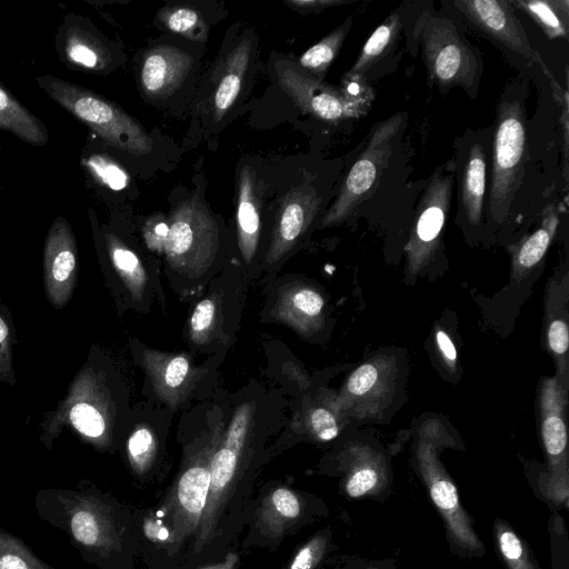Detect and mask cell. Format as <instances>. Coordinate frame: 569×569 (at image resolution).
Wrapping results in <instances>:
<instances>
[{
	"mask_svg": "<svg viewBox=\"0 0 569 569\" xmlns=\"http://www.w3.org/2000/svg\"><path fill=\"white\" fill-rule=\"evenodd\" d=\"M34 508L40 519L66 532L84 561L104 566L122 550L124 526L117 509L93 489H43Z\"/></svg>",
	"mask_w": 569,
	"mask_h": 569,
	"instance_id": "cell-1",
	"label": "cell"
},
{
	"mask_svg": "<svg viewBox=\"0 0 569 569\" xmlns=\"http://www.w3.org/2000/svg\"><path fill=\"white\" fill-rule=\"evenodd\" d=\"M446 447H453L446 429L438 423L422 427L413 449L415 470L442 519L450 552L461 559L478 560L485 556L486 547L440 461V451Z\"/></svg>",
	"mask_w": 569,
	"mask_h": 569,
	"instance_id": "cell-2",
	"label": "cell"
},
{
	"mask_svg": "<svg viewBox=\"0 0 569 569\" xmlns=\"http://www.w3.org/2000/svg\"><path fill=\"white\" fill-rule=\"evenodd\" d=\"M523 100L512 87L505 90L497 108L487 209L498 221L509 213L525 174L527 126Z\"/></svg>",
	"mask_w": 569,
	"mask_h": 569,
	"instance_id": "cell-3",
	"label": "cell"
},
{
	"mask_svg": "<svg viewBox=\"0 0 569 569\" xmlns=\"http://www.w3.org/2000/svg\"><path fill=\"white\" fill-rule=\"evenodd\" d=\"M36 82L53 101L111 147L134 156L146 154L152 149V140L142 126L113 102L52 76L38 77Z\"/></svg>",
	"mask_w": 569,
	"mask_h": 569,
	"instance_id": "cell-4",
	"label": "cell"
},
{
	"mask_svg": "<svg viewBox=\"0 0 569 569\" xmlns=\"http://www.w3.org/2000/svg\"><path fill=\"white\" fill-rule=\"evenodd\" d=\"M423 60L440 89L459 87L476 97L482 62L458 26L439 12L425 13L418 23Z\"/></svg>",
	"mask_w": 569,
	"mask_h": 569,
	"instance_id": "cell-5",
	"label": "cell"
},
{
	"mask_svg": "<svg viewBox=\"0 0 569 569\" xmlns=\"http://www.w3.org/2000/svg\"><path fill=\"white\" fill-rule=\"evenodd\" d=\"M401 126L402 116L396 114L372 129L363 150L343 179L336 200L320 220L321 227L341 223L372 194L388 167Z\"/></svg>",
	"mask_w": 569,
	"mask_h": 569,
	"instance_id": "cell-6",
	"label": "cell"
},
{
	"mask_svg": "<svg viewBox=\"0 0 569 569\" xmlns=\"http://www.w3.org/2000/svg\"><path fill=\"white\" fill-rule=\"evenodd\" d=\"M164 252L181 272L198 273L213 257L218 246L217 223L198 198L181 202L169 220Z\"/></svg>",
	"mask_w": 569,
	"mask_h": 569,
	"instance_id": "cell-7",
	"label": "cell"
},
{
	"mask_svg": "<svg viewBox=\"0 0 569 569\" xmlns=\"http://www.w3.org/2000/svg\"><path fill=\"white\" fill-rule=\"evenodd\" d=\"M490 138L491 131L468 132L457 141L458 213L470 227L479 226L483 219Z\"/></svg>",
	"mask_w": 569,
	"mask_h": 569,
	"instance_id": "cell-8",
	"label": "cell"
},
{
	"mask_svg": "<svg viewBox=\"0 0 569 569\" xmlns=\"http://www.w3.org/2000/svg\"><path fill=\"white\" fill-rule=\"evenodd\" d=\"M451 4L465 22L481 36L512 54L542 64L515 14L511 1L453 0Z\"/></svg>",
	"mask_w": 569,
	"mask_h": 569,
	"instance_id": "cell-9",
	"label": "cell"
},
{
	"mask_svg": "<svg viewBox=\"0 0 569 569\" xmlns=\"http://www.w3.org/2000/svg\"><path fill=\"white\" fill-rule=\"evenodd\" d=\"M453 178L439 170L432 174L417 206L407 246L410 271L421 269L438 249L450 209Z\"/></svg>",
	"mask_w": 569,
	"mask_h": 569,
	"instance_id": "cell-10",
	"label": "cell"
},
{
	"mask_svg": "<svg viewBox=\"0 0 569 569\" xmlns=\"http://www.w3.org/2000/svg\"><path fill=\"white\" fill-rule=\"evenodd\" d=\"M341 491L351 500L386 501L392 492V470L386 455L368 445H355L341 457Z\"/></svg>",
	"mask_w": 569,
	"mask_h": 569,
	"instance_id": "cell-11",
	"label": "cell"
},
{
	"mask_svg": "<svg viewBox=\"0 0 569 569\" xmlns=\"http://www.w3.org/2000/svg\"><path fill=\"white\" fill-rule=\"evenodd\" d=\"M274 69L281 89L305 112L330 122L349 118L339 88L308 74L291 60H279Z\"/></svg>",
	"mask_w": 569,
	"mask_h": 569,
	"instance_id": "cell-12",
	"label": "cell"
},
{
	"mask_svg": "<svg viewBox=\"0 0 569 569\" xmlns=\"http://www.w3.org/2000/svg\"><path fill=\"white\" fill-rule=\"evenodd\" d=\"M320 207L313 188L296 187L282 198L276 216L267 261L273 263L288 253L307 231Z\"/></svg>",
	"mask_w": 569,
	"mask_h": 569,
	"instance_id": "cell-13",
	"label": "cell"
},
{
	"mask_svg": "<svg viewBox=\"0 0 569 569\" xmlns=\"http://www.w3.org/2000/svg\"><path fill=\"white\" fill-rule=\"evenodd\" d=\"M253 37H242L232 44L217 66L209 96V110L216 121L239 99L253 60Z\"/></svg>",
	"mask_w": 569,
	"mask_h": 569,
	"instance_id": "cell-14",
	"label": "cell"
},
{
	"mask_svg": "<svg viewBox=\"0 0 569 569\" xmlns=\"http://www.w3.org/2000/svg\"><path fill=\"white\" fill-rule=\"evenodd\" d=\"M192 57L172 46L153 47L142 58L139 82L142 92L151 99L171 96L188 77Z\"/></svg>",
	"mask_w": 569,
	"mask_h": 569,
	"instance_id": "cell-15",
	"label": "cell"
},
{
	"mask_svg": "<svg viewBox=\"0 0 569 569\" xmlns=\"http://www.w3.org/2000/svg\"><path fill=\"white\" fill-rule=\"evenodd\" d=\"M57 43L66 63L88 72H104L116 59L111 47L101 36L69 18L60 28Z\"/></svg>",
	"mask_w": 569,
	"mask_h": 569,
	"instance_id": "cell-16",
	"label": "cell"
},
{
	"mask_svg": "<svg viewBox=\"0 0 569 569\" xmlns=\"http://www.w3.org/2000/svg\"><path fill=\"white\" fill-rule=\"evenodd\" d=\"M393 385V368L386 359L358 367L345 386V398L360 417L373 416L387 400Z\"/></svg>",
	"mask_w": 569,
	"mask_h": 569,
	"instance_id": "cell-17",
	"label": "cell"
},
{
	"mask_svg": "<svg viewBox=\"0 0 569 569\" xmlns=\"http://www.w3.org/2000/svg\"><path fill=\"white\" fill-rule=\"evenodd\" d=\"M210 460L196 462L179 477L173 492V516L178 539L193 533L206 509L210 486Z\"/></svg>",
	"mask_w": 569,
	"mask_h": 569,
	"instance_id": "cell-18",
	"label": "cell"
},
{
	"mask_svg": "<svg viewBox=\"0 0 569 569\" xmlns=\"http://www.w3.org/2000/svg\"><path fill=\"white\" fill-rule=\"evenodd\" d=\"M239 455L240 451L223 443V446L211 456L209 465V493L206 509L199 523V536L196 540L197 549L201 548L211 539L236 477Z\"/></svg>",
	"mask_w": 569,
	"mask_h": 569,
	"instance_id": "cell-19",
	"label": "cell"
},
{
	"mask_svg": "<svg viewBox=\"0 0 569 569\" xmlns=\"http://www.w3.org/2000/svg\"><path fill=\"white\" fill-rule=\"evenodd\" d=\"M541 435L548 469L569 473L567 429L563 419V393L556 380H548L541 393Z\"/></svg>",
	"mask_w": 569,
	"mask_h": 569,
	"instance_id": "cell-20",
	"label": "cell"
},
{
	"mask_svg": "<svg viewBox=\"0 0 569 569\" xmlns=\"http://www.w3.org/2000/svg\"><path fill=\"white\" fill-rule=\"evenodd\" d=\"M261 233V202L254 171L243 167L238 178L237 236L243 259L254 257Z\"/></svg>",
	"mask_w": 569,
	"mask_h": 569,
	"instance_id": "cell-21",
	"label": "cell"
},
{
	"mask_svg": "<svg viewBox=\"0 0 569 569\" xmlns=\"http://www.w3.org/2000/svg\"><path fill=\"white\" fill-rule=\"evenodd\" d=\"M0 129L32 146H46L48 130L11 92L0 83Z\"/></svg>",
	"mask_w": 569,
	"mask_h": 569,
	"instance_id": "cell-22",
	"label": "cell"
},
{
	"mask_svg": "<svg viewBox=\"0 0 569 569\" xmlns=\"http://www.w3.org/2000/svg\"><path fill=\"white\" fill-rule=\"evenodd\" d=\"M402 28V16L399 11H395L372 32L346 73L367 79L369 71L393 52Z\"/></svg>",
	"mask_w": 569,
	"mask_h": 569,
	"instance_id": "cell-23",
	"label": "cell"
},
{
	"mask_svg": "<svg viewBox=\"0 0 569 569\" xmlns=\"http://www.w3.org/2000/svg\"><path fill=\"white\" fill-rule=\"evenodd\" d=\"M303 503L292 490L280 487L271 491L258 510V523L270 535L280 536L301 517Z\"/></svg>",
	"mask_w": 569,
	"mask_h": 569,
	"instance_id": "cell-24",
	"label": "cell"
},
{
	"mask_svg": "<svg viewBox=\"0 0 569 569\" xmlns=\"http://www.w3.org/2000/svg\"><path fill=\"white\" fill-rule=\"evenodd\" d=\"M497 556L507 569H541L528 542L502 518L492 523Z\"/></svg>",
	"mask_w": 569,
	"mask_h": 569,
	"instance_id": "cell-25",
	"label": "cell"
},
{
	"mask_svg": "<svg viewBox=\"0 0 569 569\" xmlns=\"http://www.w3.org/2000/svg\"><path fill=\"white\" fill-rule=\"evenodd\" d=\"M513 7L526 12L550 39H566L569 26L567 0H513Z\"/></svg>",
	"mask_w": 569,
	"mask_h": 569,
	"instance_id": "cell-26",
	"label": "cell"
},
{
	"mask_svg": "<svg viewBox=\"0 0 569 569\" xmlns=\"http://www.w3.org/2000/svg\"><path fill=\"white\" fill-rule=\"evenodd\" d=\"M352 26L349 17L327 37L309 48L298 60L297 66L308 74L322 80Z\"/></svg>",
	"mask_w": 569,
	"mask_h": 569,
	"instance_id": "cell-27",
	"label": "cell"
},
{
	"mask_svg": "<svg viewBox=\"0 0 569 569\" xmlns=\"http://www.w3.org/2000/svg\"><path fill=\"white\" fill-rule=\"evenodd\" d=\"M323 307V298L318 291L311 288H297L283 296L280 316L290 325L306 329L318 322Z\"/></svg>",
	"mask_w": 569,
	"mask_h": 569,
	"instance_id": "cell-28",
	"label": "cell"
},
{
	"mask_svg": "<svg viewBox=\"0 0 569 569\" xmlns=\"http://www.w3.org/2000/svg\"><path fill=\"white\" fill-rule=\"evenodd\" d=\"M158 19L172 33L194 41L207 39V23L201 13L192 7L184 4L166 7L159 12Z\"/></svg>",
	"mask_w": 569,
	"mask_h": 569,
	"instance_id": "cell-29",
	"label": "cell"
},
{
	"mask_svg": "<svg viewBox=\"0 0 569 569\" xmlns=\"http://www.w3.org/2000/svg\"><path fill=\"white\" fill-rule=\"evenodd\" d=\"M557 223L558 218L551 210L545 217L542 226L529 236L517 249L515 254V272L517 274L529 271L543 258L551 242Z\"/></svg>",
	"mask_w": 569,
	"mask_h": 569,
	"instance_id": "cell-30",
	"label": "cell"
},
{
	"mask_svg": "<svg viewBox=\"0 0 569 569\" xmlns=\"http://www.w3.org/2000/svg\"><path fill=\"white\" fill-rule=\"evenodd\" d=\"M0 569H57L42 559L20 538L0 527Z\"/></svg>",
	"mask_w": 569,
	"mask_h": 569,
	"instance_id": "cell-31",
	"label": "cell"
},
{
	"mask_svg": "<svg viewBox=\"0 0 569 569\" xmlns=\"http://www.w3.org/2000/svg\"><path fill=\"white\" fill-rule=\"evenodd\" d=\"M339 90L349 118L363 114L373 100V90L365 77L346 73Z\"/></svg>",
	"mask_w": 569,
	"mask_h": 569,
	"instance_id": "cell-32",
	"label": "cell"
},
{
	"mask_svg": "<svg viewBox=\"0 0 569 569\" xmlns=\"http://www.w3.org/2000/svg\"><path fill=\"white\" fill-rule=\"evenodd\" d=\"M86 164L92 176L108 188L119 191L128 187V172L112 158L106 154H91Z\"/></svg>",
	"mask_w": 569,
	"mask_h": 569,
	"instance_id": "cell-33",
	"label": "cell"
},
{
	"mask_svg": "<svg viewBox=\"0 0 569 569\" xmlns=\"http://www.w3.org/2000/svg\"><path fill=\"white\" fill-rule=\"evenodd\" d=\"M551 569H569V535L559 511H551L548 520Z\"/></svg>",
	"mask_w": 569,
	"mask_h": 569,
	"instance_id": "cell-34",
	"label": "cell"
},
{
	"mask_svg": "<svg viewBox=\"0 0 569 569\" xmlns=\"http://www.w3.org/2000/svg\"><path fill=\"white\" fill-rule=\"evenodd\" d=\"M190 372V363L183 356L177 355L160 359L157 367L156 380L166 392H172L182 387Z\"/></svg>",
	"mask_w": 569,
	"mask_h": 569,
	"instance_id": "cell-35",
	"label": "cell"
},
{
	"mask_svg": "<svg viewBox=\"0 0 569 569\" xmlns=\"http://www.w3.org/2000/svg\"><path fill=\"white\" fill-rule=\"evenodd\" d=\"M156 453V440L147 428L137 429L128 441V455L133 469L142 473L151 465Z\"/></svg>",
	"mask_w": 569,
	"mask_h": 569,
	"instance_id": "cell-36",
	"label": "cell"
},
{
	"mask_svg": "<svg viewBox=\"0 0 569 569\" xmlns=\"http://www.w3.org/2000/svg\"><path fill=\"white\" fill-rule=\"evenodd\" d=\"M330 542V531H319L298 550L288 569H316L325 558Z\"/></svg>",
	"mask_w": 569,
	"mask_h": 569,
	"instance_id": "cell-37",
	"label": "cell"
},
{
	"mask_svg": "<svg viewBox=\"0 0 569 569\" xmlns=\"http://www.w3.org/2000/svg\"><path fill=\"white\" fill-rule=\"evenodd\" d=\"M111 256L116 268L130 279L134 288L143 291L147 283V273L137 254L114 240Z\"/></svg>",
	"mask_w": 569,
	"mask_h": 569,
	"instance_id": "cell-38",
	"label": "cell"
},
{
	"mask_svg": "<svg viewBox=\"0 0 569 569\" xmlns=\"http://www.w3.org/2000/svg\"><path fill=\"white\" fill-rule=\"evenodd\" d=\"M70 419L73 426L88 437L97 438L104 431V420L102 416L90 405H76L70 412Z\"/></svg>",
	"mask_w": 569,
	"mask_h": 569,
	"instance_id": "cell-39",
	"label": "cell"
},
{
	"mask_svg": "<svg viewBox=\"0 0 569 569\" xmlns=\"http://www.w3.org/2000/svg\"><path fill=\"white\" fill-rule=\"evenodd\" d=\"M309 426L313 436L321 441L335 439L340 431L337 418L326 408H316L311 411Z\"/></svg>",
	"mask_w": 569,
	"mask_h": 569,
	"instance_id": "cell-40",
	"label": "cell"
},
{
	"mask_svg": "<svg viewBox=\"0 0 569 569\" xmlns=\"http://www.w3.org/2000/svg\"><path fill=\"white\" fill-rule=\"evenodd\" d=\"M216 315V305L211 299L200 301L190 320V331L194 341H202L209 332Z\"/></svg>",
	"mask_w": 569,
	"mask_h": 569,
	"instance_id": "cell-41",
	"label": "cell"
},
{
	"mask_svg": "<svg viewBox=\"0 0 569 569\" xmlns=\"http://www.w3.org/2000/svg\"><path fill=\"white\" fill-rule=\"evenodd\" d=\"M169 231L166 220L152 217L143 228V237L148 247L152 250L162 251Z\"/></svg>",
	"mask_w": 569,
	"mask_h": 569,
	"instance_id": "cell-42",
	"label": "cell"
},
{
	"mask_svg": "<svg viewBox=\"0 0 569 569\" xmlns=\"http://www.w3.org/2000/svg\"><path fill=\"white\" fill-rule=\"evenodd\" d=\"M568 326L561 319L552 320L548 326L547 339L550 349L557 356H565L568 349Z\"/></svg>",
	"mask_w": 569,
	"mask_h": 569,
	"instance_id": "cell-43",
	"label": "cell"
},
{
	"mask_svg": "<svg viewBox=\"0 0 569 569\" xmlns=\"http://www.w3.org/2000/svg\"><path fill=\"white\" fill-rule=\"evenodd\" d=\"M76 264L74 254L70 249H61L52 262V276L57 281H64Z\"/></svg>",
	"mask_w": 569,
	"mask_h": 569,
	"instance_id": "cell-44",
	"label": "cell"
},
{
	"mask_svg": "<svg viewBox=\"0 0 569 569\" xmlns=\"http://www.w3.org/2000/svg\"><path fill=\"white\" fill-rule=\"evenodd\" d=\"M349 3L348 0H289L286 4L295 10L303 12H315L327 8Z\"/></svg>",
	"mask_w": 569,
	"mask_h": 569,
	"instance_id": "cell-45",
	"label": "cell"
},
{
	"mask_svg": "<svg viewBox=\"0 0 569 569\" xmlns=\"http://www.w3.org/2000/svg\"><path fill=\"white\" fill-rule=\"evenodd\" d=\"M341 569H401L393 559L352 558Z\"/></svg>",
	"mask_w": 569,
	"mask_h": 569,
	"instance_id": "cell-46",
	"label": "cell"
},
{
	"mask_svg": "<svg viewBox=\"0 0 569 569\" xmlns=\"http://www.w3.org/2000/svg\"><path fill=\"white\" fill-rule=\"evenodd\" d=\"M436 343L442 359L446 361V365L450 369H455L457 362V351L448 333L443 330H438L436 332Z\"/></svg>",
	"mask_w": 569,
	"mask_h": 569,
	"instance_id": "cell-47",
	"label": "cell"
},
{
	"mask_svg": "<svg viewBox=\"0 0 569 569\" xmlns=\"http://www.w3.org/2000/svg\"><path fill=\"white\" fill-rule=\"evenodd\" d=\"M143 528L146 536L154 541H167L171 537L169 528L157 519H146Z\"/></svg>",
	"mask_w": 569,
	"mask_h": 569,
	"instance_id": "cell-48",
	"label": "cell"
},
{
	"mask_svg": "<svg viewBox=\"0 0 569 569\" xmlns=\"http://www.w3.org/2000/svg\"><path fill=\"white\" fill-rule=\"evenodd\" d=\"M237 563H238V555L231 552L226 557V559L222 562L207 566L201 569H234Z\"/></svg>",
	"mask_w": 569,
	"mask_h": 569,
	"instance_id": "cell-49",
	"label": "cell"
},
{
	"mask_svg": "<svg viewBox=\"0 0 569 569\" xmlns=\"http://www.w3.org/2000/svg\"><path fill=\"white\" fill-rule=\"evenodd\" d=\"M8 335V328L3 320L0 318V342L4 340Z\"/></svg>",
	"mask_w": 569,
	"mask_h": 569,
	"instance_id": "cell-50",
	"label": "cell"
}]
</instances>
